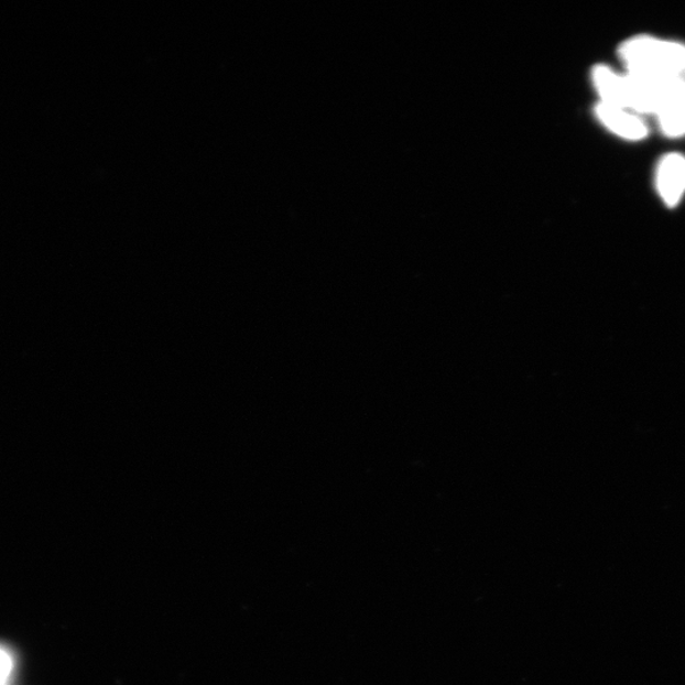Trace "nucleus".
<instances>
[{"mask_svg":"<svg viewBox=\"0 0 685 685\" xmlns=\"http://www.w3.org/2000/svg\"><path fill=\"white\" fill-rule=\"evenodd\" d=\"M656 188L667 207L681 203L685 192V156L678 153L667 154L657 165Z\"/></svg>","mask_w":685,"mask_h":685,"instance_id":"4","label":"nucleus"},{"mask_svg":"<svg viewBox=\"0 0 685 685\" xmlns=\"http://www.w3.org/2000/svg\"><path fill=\"white\" fill-rule=\"evenodd\" d=\"M13 670V662L6 650L0 649V685H7Z\"/></svg>","mask_w":685,"mask_h":685,"instance_id":"6","label":"nucleus"},{"mask_svg":"<svg viewBox=\"0 0 685 685\" xmlns=\"http://www.w3.org/2000/svg\"><path fill=\"white\" fill-rule=\"evenodd\" d=\"M655 116L664 135H685V79L665 83L660 91Z\"/></svg>","mask_w":685,"mask_h":685,"instance_id":"2","label":"nucleus"},{"mask_svg":"<svg viewBox=\"0 0 685 685\" xmlns=\"http://www.w3.org/2000/svg\"><path fill=\"white\" fill-rule=\"evenodd\" d=\"M598 120L605 127L626 140L638 141L645 139L649 133L646 123L640 116L623 108L599 102L596 107Z\"/></svg>","mask_w":685,"mask_h":685,"instance_id":"5","label":"nucleus"},{"mask_svg":"<svg viewBox=\"0 0 685 685\" xmlns=\"http://www.w3.org/2000/svg\"><path fill=\"white\" fill-rule=\"evenodd\" d=\"M592 83L600 102L632 112V89L628 74H618L606 65L592 69Z\"/></svg>","mask_w":685,"mask_h":685,"instance_id":"3","label":"nucleus"},{"mask_svg":"<svg viewBox=\"0 0 685 685\" xmlns=\"http://www.w3.org/2000/svg\"><path fill=\"white\" fill-rule=\"evenodd\" d=\"M626 70L654 81L685 79V45L653 36L626 40L618 50Z\"/></svg>","mask_w":685,"mask_h":685,"instance_id":"1","label":"nucleus"}]
</instances>
